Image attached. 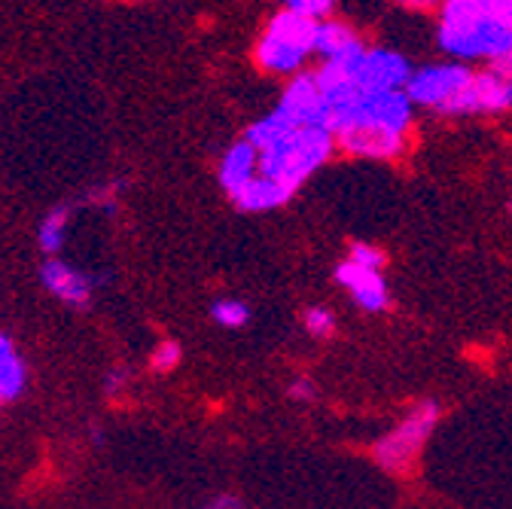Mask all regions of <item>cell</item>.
I'll return each mask as SVG.
<instances>
[{
    "mask_svg": "<svg viewBox=\"0 0 512 509\" xmlns=\"http://www.w3.org/2000/svg\"><path fill=\"white\" fill-rule=\"evenodd\" d=\"M415 104L406 92H363L336 122L333 141L357 159H397L412 132Z\"/></svg>",
    "mask_w": 512,
    "mask_h": 509,
    "instance_id": "obj_1",
    "label": "cell"
},
{
    "mask_svg": "<svg viewBox=\"0 0 512 509\" xmlns=\"http://www.w3.org/2000/svg\"><path fill=\"white\" fill-rule=\"evenodd\" d=\"M336 141L327 129H293L284 141L256 150V174L272 180L284 196H296L302 183L333 156Z\"/></svg>",
    "mask_w": 512,
    "mask_h": 509,
    "instance_id": "obj_2",
    "label": "cell"
},
{
    "mask_svg": "<svg viewBox=\"0 0 512 509\" xmlns=\"http://www.w3.org/2000/svg\"><path fill=\"white\" fill-rule=\"evenodd\" d=\"M314 34L317 22L281 10L272 16L266 34L256 43V65L269 74H302L308 55H314Z\"/></svg>",
    "mask_w": 512,
    "mask_h": 509,
    "instance_id": "obj_3",
    "label": "cell"
},
{
    "mask_svg": "<svg viewBox=\"0 0 512 509\" xmlns=\"http://www.w3.org/2000/svg\"><path fill=\"white\" fill-rule=\"evenodd\" d=\"M439 418H442V409L439 403L433 400H421L415 403L403 421L384 433L375 445H372V458L381 470H388V473H409L421 452H424V445L430 442L433 430L439 427Z\"/></svg>",
    "mask_w": 512,
    "mask_h": 509,
    "instance_id": "obj_4",
    "label": "cell"
},
{
    "mask_svg": "<svg viewBox=\"0 0 512 509\" xmlns=\"http://www.w3.org/2000/svg\"><path fill=\"white\" fill-rule=\"evenodd\" d=\"M436 40L452 61H500L512 55V28L494 16H476L467 22H439Z\"/></svg>",
    "mask_w": 512,
    "mask_h": 509,
    "instance_id": "obj_5",
    "label": "cell"
},
{
    "mask_svg": "<svg viewBox=\"0 0 512 509\" xmlns=\"http://www.w3.org/2000/svg\"><path fill=\"white\" fill-rule=\"evenodd\" d=\"M336 65L348 74L357 92H400L412 77V61L397 49L363 46L360 52L339 58Z\"/></svg>",
    "mask_w": 512,
    "mask_h": 509,
    "instance_id": "obj_6",
    "label": "cell"
},
{
    "mask_svg": "<svg viewBox=\"0 0 512 509\" xmlns=\"http://www.w3.org/2000/svg\"><path fill=\"white\" fill-rule=\"evenodd\" d=\"M512 110V55L491 61L488 71L470 77V83L448 101L442 116H476V113H506Z\"/></svg>",
    "mask_w": 512,
    "mask_h": 509,
    "instance_id": "obj_7",
    "label": "cell"
},
{
    "mask_svg": "<svg viewBox=\"0 0 512 509\" xmlns=\"http://www.w3.org/2000/svg\"><path fill=\"white\" fill-rule=\"evenodd\" d=\"M470 77H473V71L464 65V61H439V65H424V68L412 71L403 92L412 104L439 113L470 83Z\"/></svg>",
    "mask_w": 512,
    "mask_h": 509,
    "instance_id": "obj_8",
    "label": "cell"
},
{
    "mask_svg": "<svg viewBox=\"0 0 512 509\" xmlns=\"http://www.w3.org/2000/svg\"><path fill=\"white\" fill-rule=\"evenodd\" d=\"M275 110L293 125V129H327V107L314 83V74H296L287 83Z\"/></svg>",
    "mask_w": 512,
    "mask_h": 509,
    "instance_id": "obj_9",
    "label": "cell"
},
{
    "mask_svg": "<svg viewBox=\"0 0 512 509\" xmlns=\"http://www.w3.org/2000/svg\"><path fill=\"white\" fill-rule=\"evenodd\" d=\"M336 281L351 293V299L366 311V314H381L391 305V293H388V281H384L381 269H369L360 266L354 260H342L336 266Z\"/></svg>",
    "mask_w": 512,
    "mask_h": 509,
    "instance_id": "obj_10",
    "label": "cell"
},
{
    "mask_svg": "<svg viewBox=\"0 0 512 509\" xmlns=\"http://www.w3.org/2000/svg\"><path fill=\"white\" fill-rule=\"evenodd\" d=\"M40 281L55 299H61L64 305H77V308L89 305L95 293V281L89 275H83L80 269L68 266L58 257H46V263L40 266Z\"/></svg>",
    "mask_w": 512,
    "mask_h": 509,
    "instance_id": "obj_11",
    "label": "cell"
},
{
    "mask_svg": "<svg viewBox=\"0 0 512 509\" xmlns=\"http://www.w3.org/2000/svg\"><path fill=\"white\" fill-rule=\"evenodd\" d=\"M217 177H220V186L226 189V196L232 199L241 186H247L256 177V150L244 138L238 144H232L226 150V156L220 159Z\"/></svg>",
    "mask_w": 512,
    "mask_h": 509,
    "instance_id": "obj_12",
    "label": "cell"
},
{
    "mask_svg": "<svg viewBox=\"0 0 512 509\" xmlns=\"http://www.w3.org/2000/svg\"><path fill=\"white\" fill-rule=\"evenodd\" d=\"M366 43L342 22H317V34H314V52L324 61H339L348 58L354 52H360Z\"/></svg>",
    "mask_w": 512,
    "mask_h": 509,
    "instance_id": "obj_13",
    "label": "cell"
},
{
    "mask_svg": "<svg viewBox=\"0 0 512 509\" xmlns=\"http://www.w3.org/2000/svg\"><path fill=\"white\" fill-rule=\"evenodd\" d=\"M28 385V369L22 354L16 351L13 339L0 333V403H10L22 397Z\"/></svg>",
    "mask_w": 512,
    "mask_h": 509,
    "instance_id": "obj_14",
    "label": "cell"
},
{
    "mask_svg": "<svg viewBox=\"0 0 512 509\" xmlns=\"http://www.w3.org/2000/svg\"><path fill=\"white\" fill-rule=\"evenodd\" d=\"M68 223H71V208L68 205H55L43 217L37 241H40V250L46 253V257H58V250L64 244V235H68Z\"/></svg>",
    "mask_w": 512,
    "mask_h": 509,
    "instance_id": "obj_15",
    "label": "cell"
},
{
    "mask_svg": "<svg viewBox=\"0 0 512 509\" xmlns=\"http://www.w3.org/2000/svg\"><path fill=\"white\" fill-rule=\"evenodd\" d=\"M302 327L311 339H330L336 333V314L327 305H311L302 314Z\"/></svg>",
    "mask_w": 512,
    "mask_h": 509,
    "instance_id": "obj_16",
    "label": "cell"
},
{
    "mask_svg": "<svg viewBox=\"0 0 512 509\" xmlns=\"http://www.w3.org/2000/svg\"><path fill=\"white\" fill-rule=\"evenodd\" d=\"M211 317L226 330H241L250 321V308L238 299H217L211 305Z\"/></svg>",
    "mask_w": 512,
    "mask_h": 509,
    "instance_id": "obj_17",
    "label": "cell"
},
{
    "mask_svg": "<svg viewBox=\"0 0 512 509\" xmlns=\"http://www.w3.org/2000/svg\"><path fill=\"white\" fill-rule=\"evenodd\" d=\"M180 357H183L180 345H177L174 339H162V342L153 348V354H150V369L159 372V375L174 372V369L180 366Z\"/></svg>",
    "mask_w": 512,
    "mask_h": 509,
    "instance_id": "obj_18",
    "label": "cell"
},
{
    "mask_svg": "<svg viewBox=\"0 0 512 509\" xmlns=\"http://www.w3.org/2000/svg\"><path fill=\"white\" fill-rule=\"evenodd\" d=\"M336 7V0H284V10L296 13V16H305L311 22H320L327 19Z\"/></svg>",
    "mask_w": 512,
    "mask_h": 509,
    "instance_id": "obj_19",
    "label": "cell"
},
{
    "mask_svg": "<svg viewBox=\"0 0 512 509\" xmlns=\"http://www.w3.org/2000/svg\"><path fill=\"white\" fill-rule=\"evenodd\" d=\"M348 260H354V263H360V266H369V269H384V253H381L378 247L366 244V241L351 244Z\"/></svg>",
    "mask_w": 512,
    "mask_h": 509,
    "instance_id": "obj_20",
    "label": "cell"
},
{
    "mask_svg": "<svg viewBox=\"0 0 512 509\" xmlns=\"http://www.w3.org/2000/svg\"><path fill=\"white\" fill-rule=\"evenodd\" d=\"M290 397L299 400V403H308V400H314V385L308 378H296L290 385Z\"/></svg>",
    "mask_w": 512,
    "mask_h": 509,
    "instance_id": "obj_21",
    "label": "cell"
},
{
    "mask_svg": "<svg viewBox=\"0 0 512 509\" xmlns=\"http://www.w3.org/2000/svg\"><path fill=\"white\" fill-rule=\"evenodd\" d=\"M205 509H244V506H241V500H238V497H232V494H223V497L211 500Z\"/></svg>",
    "mask_w": 512,
    "mask_h": 509,
    "instance_id": "obj_22",
    "label": "cell"
},
{
    "mask_svg": "<svg viewBox=\"0 0 512 509\" xmlns=\"http://www.w3.org/2000/svg\"><path fill=\"white\" fill-rule=\"evenodd\" d=\"M400 4H406V7H421V10H427V7H439L442 0H400Z\"/></svg>",
    "mask_w": 512,
    "mask_h": 509,
    "instance_id": "obj_23",
    "label": "cell"
},
{
    "mask_svg": "<svg viewBox=\"0 0 512 509\" xmlns=\"http://www.w3.org/2000/svg\"><path fill=\"white\" fill-rule=\"evenodd\" d=\"M506 211L512 214V196H509V202H506Z\"/></svg>",
    "mask_w": 512,
    "mask_h": 509,
    "instance_id": "obj_24",
    "label": "cell"
},
{
    "mask_svg": "<svg viewBox=\"0 0 512 509\" xmlns=\"http://www.w3.org/2000/svg\"><path fill=\"white\" fill-rule=\"evenodd\" d=\"M0 406H4V403H0Z\"/></svg>",
    "mask_w": 512,
    "mask_h": 509,
    "instance_id": "obj_25",
    "label": "cell"
}]
</instances>
